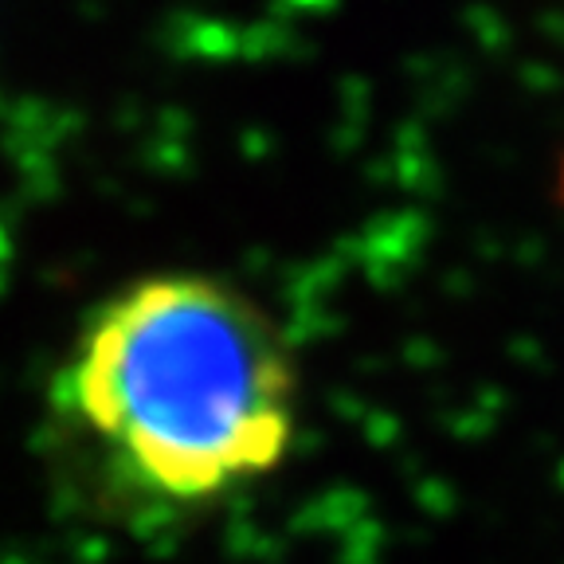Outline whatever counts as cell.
Masks as SVG:
<instances>
[{"label":"cell","mask_w":564,"mask_h":564,"mask_svg":"<svg viewBox=\"0 0 564 564\" xmlns=\"http://www.w3.org/2000/svg\"><path fill=\"white\" fill-rule=\"evenodd\" d=\"M59 412L130 494L200 506L291 455L299 369L251 294L165 271L87 317L59 372Z\"/></svg>","instance_id":"cell-1"}]
</instances>
